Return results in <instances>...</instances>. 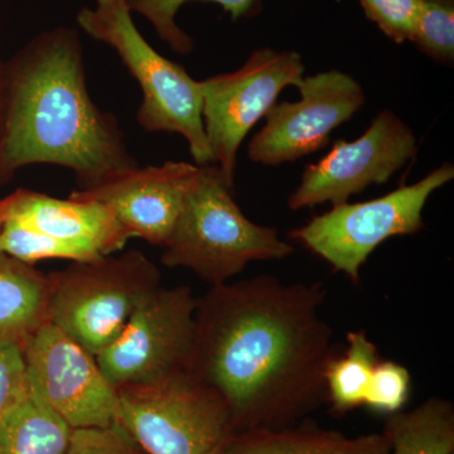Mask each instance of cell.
I'll use <instances>...</instances> for the list:
<instances>
[{
  "label": "cell",
  "instance_id": "6da1fadb",
  "mask_svg": "<svg viewBox=\"0 0 454 454\" xmlns=\"http://www.w3.org/2000/svg\"><path fill=\"white\" fill-rule=\"evenodd\" d=\"M318 284L260 276L199 300L187 372L229 409L236 433L286 428L324 400L333 333Z\"/></svg>",
  "mask_w": 454,
  "mask_h": 454
},
{
  "label": "cell",
  "instance_id": "7a4b0ae2",
  "mask_svg": "<svg viewBox=\"0 0 454 454\" xmlns=\"http://www.w3.org/2000/svg\"><path fill=\"white\" fill-rule=\"evenodd\" d=\"M35 164L71 170L79 191L139 166L118 118L90 95L82 42L71 27L41 32L5 62L0 184Z\"/></svg>",
  "mask_w": 454,
  "mask_h": 454
},
{
  "label": "cell",
  "instance_id": "3957f363",
  "mask_svg": "<svg viewBox=\"0 0 454 454\" xmlns=\"http://www.w3.org/2000/svg\"><path fill=\"white\" fill-rule=\"evenodd\" d=\"M162 249L163 265L190 269L211 286L229 282L250 262L284 259L294 252L277 229L245 216L215 164L201 166Z\"/></svg>",
  "mask_w": 454,
  "mask_h": 454
},
{
  "label": "cell",
  "instance_id": "277c9868",
  "mask_svg": "<svg viewBox=\"0 0 454 454\" xmlns=\"http://www.w3.org/2000/svg\"><path fill=\"white\" fill-rule=\"evenodd\" d=\"M76 22L92 40L112 47L138 82L137 121L148 133H176L186 140L197 166L212 164L202 119L201 82L158 53L143 37L127 0H97Z\"/></svg>",
  "mask_w": 454,
  "mask_h": 454
},
{
  "label": "cell",
  "instance_id": "5b68a950",
  "mask_svg": "<svg viewBox=\"0 0 454 454\" xmlns=\"http://www.w3.org/2000/svg\"><path fill=\"white\" fill-rule=\"evenodd\" d=\"M50 280L47 322L97 357L160 286V271L145 253L129 250L71 262L50 273Z\"/></svg>",
  "mask_w": 454,
  "mask_h": 454
},
{
  "label": "cell",
  "instance_id": "8992f818",
  "mask_svg": "<svg viewBox=\"0 0 454 454\" xmlns=\"http://www.w3.org/2000/svg\"><path fill=\"white\" fill-rule=\"evenodd\" d=\"M116 390L118 422L145 454H221L236 434L223 400L188 372Z\"/></svg>",
  "mask_w": 454,
  "mask_h": 454
},
{
  "label": "cell",
  "instance_id": "52a82bcc",
  "mask_svg": "<svg viewBox=\"0 0 454 454\" xmlns=\"http://www.w3.org/2000/svg\"><path fill=\"white\" fill-rule=\"evenodd\" d=\"M454 178L452 163H443L408 186L366 202H343L289 232L334 270L360 282V271L379 245L394 236L415 234L424 226L429 197Z\"/></svg>",
  "mask_w": 454,
  "mask_h": 454
},
{
  "label": "cell",
  "instance_id": "ba28073f",
  "mask_svg": "<svg viewBox=\"0 0 454 454\" xmlns=\"http://www.w3.org/2000/svg\"><path fill=\"white\" fill-rule=\"evenodd\" d=\"M303 59L295 51L259 49L232 73L202 80V119L212 164L234 188L238 153L244 139L280 92L297 86L303 77Z\"/></svg>",
  "mask_w": 454,
  "mask_h": 454
},
{
  "label": "cell",
  "instance_id": "9c48e42d",
  "mask_svg": "<svg viewBox=\"0 0 454 454\" xmlns=\"http://www.w3.org/2000/svg\"><path fill=\"white\" fill-rule=\"evenodd\" d=\"M199 300L190 286H158L134 310L124 330L97 356L115 389L187 372Z\"/></svg>",
  "mask_w": 454,
  "mask_h": 454
},
{
  "label": "cell",
  "instance_id": "30bf717a",
  "mask_svg": "<svg viewBox=\"0 0 454 454\" xmlns=\"http://www.w3.org/2000/svg\"><path fill=\"white\" fill-rule=\"evenodd\" d=\"M20 345L29 390L71 429L118 422V390L76 340L46 322Z\"/></svg>",
  "mask_w": 454,
  "mask_h": 454
},
{
  "label": "cell",
  "instance_id": "8fae6325",
  "mask_svg": "<svg viewBox=\"0 0 454 454\" xmlns=\"http://www.w3.org/2000/svg\"><path fill=\"white\" fill-rule=\"evenodd\" d=\"M417 153L414 131L395 113L384 110L363 136L352 142L339 140L319 162L306 167L288 207L297 211L348 202L372 184H387Z\"/></svg>",
  "mask_w": 454,
  "mask_h": 454
},
{
  "label": "cell",
  "instance_id": "7c38bea8",
  "mask_svg": "<svg viewBox=\"0 0 454 454\" xmlns=\"http://www.w3.org/2000/svg\"><path fill=\"white\" fill-rule=\"evenodd\" d=\"M295 88L300 100L277 103L265 115L264 127L250 140L247 154L252 162L280 166L321 151L331 134L366 101L360 82L340 70L301 77Z\"/></svg>",
  "mask_w": 454,
  "mask_h": 454
},
{
  "label": "cell",
  "instance_id": "4fadbf2b",
  "mask_svg": "<svg viewBox=\"0 0 454 454\" xmlns=\"http://www.w3.org/2000/svg\"><path fill=\"white\" fill-rule=\"evenodd\" d=\"M200 172L201 166L175 160L138 166L91 190H74L68 197L101 203L130 239L163 247Z\"/></svg>",
  "mask_w": 454,
  "mask_h": 454
},
{
  "label": "cell",
  "instance_id": "5bb4252c",
  "mask_svg": "<svg viewBox=\"0 0 454 454\" xmlns=\"http://www.w3.org/2000/svg\"><path fill=\"white\" fill-rule=\"evenodd\" d=\"M20 227L79 250L86 260L112 255L130 240L112 211L101 203L57 199L18 188L0 199V223Z\"/></svg>",
  "mask_w": 454,
  "mask_h": 454
},
{
  "label": "cell",
  "instance_id": "9a60e30c",
  "mask_svg": "<svg viewBox=\"0 0 454 454\" xmlns=\"http://www.w3.org/2000/svg\"><path fill=\"white\" fill-rule=\"evenodd\" d=\"M221 454H391L384 433L348 437L336 430L253 429L236 433Z\"/></svg>",
  "mask_w": 454,
  "mask_h": 454
},
{
  "label": "cell",
  "instance_id": "2e32d148",
  "mask_svg": "<svg viewBox=\"0 0 454 454\" xmlns=\"http://www.w3.org/2000/svg\"><path fill=\"white\" fill-rule=\"evenodd\" d=\"M50 274L0 253V336L22 342L47 322Z\"/></svg>",
  "mask_w": 454,
  "mask_h": 454
},
{
  "label": "cell",
  "instance_id": "e0dca14e",
  "mask_svg": "<svg viewBox=\"0 0 454 454\" xmlns=\"http://www.w3.org/2000/svg\"><path fill=\"white\" fill-rule=\"evenodd\" d=\"M391 454H454V408L432 397L411 411L389 414L384 428Z\"/></svg>",
  "mask_w": 454,
  "mask_h": 454
},
{
  "label": "cell",
  "instance_id": "ac0fdd59",
  "mask_svg": "<svg viewBox=\"0 0 454 454\" xmlns=\"http://www.w3.org/2000/svg\"><path fill=\"white\" fill-rule=\"evenodd\" d=\"M70 433L67 423L28 387L0 423V454H64Z\"/></svg>",
  "mask_w": 454,
  "mask_h": 454
},
{
  "label": "cell",
  "instance_id": "d6986e66",
  "mask_svg": "<svg viewBox=\"0 0 454 454\" xmlns=\"http://www.w3.org/2000/svg\"><path fill=\"white\" fill-rule=\"evenodd\" d=\"M348 343L345 354L334 356L325 372L327 400L339 414L364 405L373 369L381 360L364 331L348 333Z\"/></svg>",
  "mask_w": 454,
  "mask_h": 454
},
{
  "label": "cell",
  "instance_id": "ffe728a7",
  "mask_svg": "<svg viewBox=\"0 0 454 454\" xmlns=\"http://www.w3.org/2000/svg\"><path fill=\"white\" fill-rule=\"evenodd\" d=\"M190 2L219 4L234 20L247 16L258 4V0H127V4L131 13L139 14L151 23L158 37L166 42L170 49L181 55H187L192 52L195 44L192 38L179 28L176 16L182 5Z\"/></svg>",
  "mask_w": 454,
  "mask_h": 454
},
{
  "label": "cell",
  "instance_id": "44dd1931",
  "mask_svg": "<svg viewBox=\"0 0 454 454\" xmlns=\"http://www.w3.org/2000/svg\"><path fill=\"white\" fill-rule=\"evenodd\" d=\"M411 41L439 64L454 61V2L420 0Z\"/></svg>",
  "mask_w": 454,
  "mask_h": 454
},
{
  "label": "cell",
  "instance_id": "7402d4cb",
  "mask_svg": "<svg viewBox=\"0 0 454 454\" xmlns=\"http://www.w3.org/2000/svg\"><path fill=\"white\" fill-rule=\"evenodd\" d=\"M411 391V373L394 361H379L373 369L372 380L364 405L380 413L399 411L408 400Z\"/></svg>",
  "mask_w": 454,
  "mask_h": 454
},
{
  "label": "cell",
  "instance_id": "603a6c76",
  "mask_svg": "<svg viewBox=\"0 0 454 454\" xmlns=\"http://www.w3.org/2000/svg\"><path fill=\"white\" fill-rule=\"evenodd\" d=\"M121 423L71 429L64 454H143Z\"/></svg>",
  "mask_w": 454,
  "mask_h": 454
},
{
  "label": "cell",
  "instance_id": "cb8c5ba5",
  "mask_svg": "<svg viewBox=\"0 0 454 454\" xmlns=\"http://www.w3.org/2000/svg\"><path fill=\"white\" fill-rule=\"evenodd\" d=\"M28 391L26 361L20 340L0 336V423Z\"/></svg>",
  "mask_w": 454,
  "mask_h": 454
},
{
  "label": "cell",
  "instance_id": "d4e9b609",
  "mask_svg": "<svg viewBox=\"0 0 454 454\" xmlns=\"http://www.w3.org/2000/svg\"><path fill=\"white\" fill-rule=\"evenodd\" d=\"M366 17L372 20L387 37L403 43L411 41L415 20L419 13L420 0H358Z\"/></svg>",
  "mask_w": 454,
  "mask_h": 454
},
{
  "label": "cell",
  "instance_id": "484cf974",
  "mask_svg": "<svg viewBox=\"0 0 454 454\" xmlns=\"http://www.w3.org/2000/svg\"><path fill=\"white\" fill-rule=\"evenodd\" d=\"M5 109V62L0 59V137H2L3 122Z\"/></svg>",
  "mask_w": 454,
  "mask_h": 454
},
{
  "label": "cell",
  "instance_id": "4316f807",
  "mask_svg": "<svg viewBox=\"0 0 454 454\" xmlns=\"http://www.w3.org/2000/svg\"><path fill=\"white\" fill-rule=\"evenodd\" d=\"M438 2H454V0H438Z\"/></svg>",
  "mask_w": 454,
  "mask_h": 454
}]
</instances>
